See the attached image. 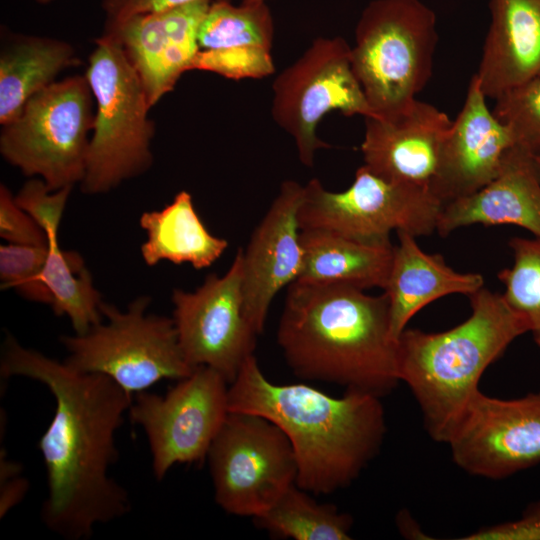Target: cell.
Segmentation results:
<instances>
[{
    "mask_svg": "<svg viewBox=\"0 0 540 540\" xmlns=\"http://www.w3.org/2000/svg\"><path fill=\"white\" fill-rule=\"evenodd\" d=\"M78 60L66 42L20 36L0 57V123L15 119L27 101Z\"/></svg>",
    "mask_w": 540,
    "mask_h": 540,
    "instance_id": "cell-24",
    "label": "cell"
},
{
    "mask_svg": "<svg viewBox=\"0 0 540 540\" xmlns=\"http://www.w3.org/2000/svg\"><path fill=\"white\" fill-rule=\"evenodd\" d=\"M300 239L304 258L297 281L384 290L392 264V243H365L320 229H302Z\"/></svg>",
    "mask_w": 540,
    "mask_h": 540,
    "instance_id": "cell-22",
    "label": "cell"
},
{
    "mask_svg": "<svg viewBox=\"0 0 540 540\" xmlns=\"http://www.w3.org/2000/svg\"><path fill=\"white\" fill-rule=\"evenodd\" d=\"M139 224L146 233L141 255L148 266L166 260L200 270L211 266L228 247L227 240L208 231L187 191L178 192L161 210L142 213Z\"/></svg>",
    "mask_w": 540,
    "mask_h": 540,
    "instance_id": "cell-23",
    "label": "cell"
},
{
    "mask_svg": "<svg viewBox=\"0 0 540 540\" xmlns=\"http://www.w3.org/2000/svg\"><path fill=\"white\" fill-rule=\"evenodd\" d=\"M0 516H5L17 505L28 490V481L19 475L0 481Z\"/></svg>",
    "mask_w": 540,
    "mask_h": 540,
    "instance_id": "cell-36",
    "label": "cell"
},
{
    "mask_svg": "<svg viewBox=\"0 0 540 540\" xmlns=\"http://www.w3.org/2000/svg\"><path fill=\"white\" fill-rule=\"evenodd\" d=\"M195 1L198 0H105L104 8L107 14L106 29L115 27L139 14L168 10Z\"/></svg>",
    "mask_w": 540,
    "mask_h": 540,
    "instance_id": "cell-35",
    "label": "cell"
},
{
    "mask_svg": "<svg viewBox=\"0 0 540 540\" xmlns=\"http://www.w3.org/2000/svg\"><path fill=\"white\" fill-rule=\"evenodd\" d=\"M364 119V165L386 179L431 190L452 124L447 114L416 99L397 115Z\"/></svg>",
    "mask_w": 540,
    "mask_h": 540,
    "instance_id": "cell-18",
    "label": "cell"
},
{
    "mask_svg": "<svg viewBox=\"0 0 540 540\" xmlns=\"http://www.w3.org/2000/svg\"><path fill=\"white\" fill-rule=\"evenodd\" d=\"M47 238L48 254L41 279L50 292V306L56 315L70 319L75 334H84L102 321L101 295L82 257L62 250L57 234Z\"/></svg>",
    "mask_w": 540,
    "mask_h": 540,
    "instance_id": "cell-25",
    "label": "cell"
},
{
    "mask_svg": "<svg viewBox=\"0 0 540 540\" xmlns=\"http://www.w3.org/2000/svg\"><path fill=\"white\" fill-rule=\"evenodd\" d=\"M286 363L302 379L379 397L399 384L389 301L343 283L295 281L277 329Z\"/></svg>",
    "mask_w": 540,
    "mask_h": 540,
    "instance_id": "cell-3",
    "label": "cell"
},
{
    "mask_svg": "<svg viewBox=\"0 0 540 540\" xmlns=\"http://www.w3.org/2000/svg\"><path fill=\"white\" fill-rule=\"evenodd\" d=\"M272 117L295 141L301 163L312 167L315 154L330 147L317 135L324 116H373L353 70L351 46L341 37L316 38L273 82Z\"/></svg>",
    "mask_w": 540,
    "mask_h": 540,
    "instance_id": "cell-11",
    "label": "cell"
},
{
    "mask_svg": "<svg viewBox=\"0 0 540 540\" xmlns=\"http://www.w3.org/2000/svg\"><path fill=\"white\" fill-rule=\"evenodd\" d=\"M207 458L215 501L232 515L256 518L296 483L289 439L256 414L229 411Z\"/></svg>",
    "mask_w": 540,
    "mask_h": 540,
    "instance_id": "cell-10",
    "label": "cell"
},
{
    "mask_svg": "<svg viewBox=\"0 0 540 540\" xmlns=\"http://www.w3.org/2000/svg\"><path fill=\"white\" fill-rule=\"evenodd\" d=\"M486 98L474 75L445 137L430 187L443 204L473 194L495 179L505 154L516 144L511 130L488 108Z\"/></svg>",
    "mask_w": 540,
    "mask_h": 540,
    "instance_id": "cell-17",
    "label": "cell"
},
{
    "mask_svg": "<svg viewBox=\"0 0 540 540\" xmlns=\"http://www.w3.org/2000/svg\"><path fill=\"white\" fill-rule=\"evenodd\" d=\"M48 254L46 245L8 243L0 247L2 288H14L24 298L51 304V295L41 279Z\"/></svg>",
    "mask_w": 540,
    "mask_h": 540,
    "instance_id": "cell-30",
    "label": "cell"
},
{
    "mask_svg": "<svg viewBox=\"0 0 540 540\" xmlns=\"http://www.w3.org/2000/svg\"><path fill=\"white\" fill-rule=\"evenodd\" d=\"M436 15L421 0H373L364 8L351 47L353 70L373 116L407 110L432 75Z\"/></svg>",
    "mask_w": 540,
    "mask_h": 540,
    "instance_id": "cell-5",
    "label": "cell"
},
{
    "mask_svg": "<svg viewBox=\"0 0 540 540\" xmlns=\"http://www.w3.org/2000/svg\"><path fill=\"white\" fill-rule=\"evenodd\" d=\"M478 72L486 97L540 78V0H490Z\"/></svg>",
    "mask_w": 540,
    "mask_h": 540,
    "instance_id": "cell-20",
    "label": "cell"
},
{
    "mask_svg": "<svg viewBox=\"0 0 540 540\" xmlns=\"http://www.w3.org/2000/svg\"><path fill=\"white\" fill-rule=\"evenodd\" d=\"M216 73L228 79H259L274 73L275 66L271 49L242 47L204 50L197 53L192 70Z\"/></svg>",
    "mask_w": 540,
    "mask_h": 540,
    "instance_id": "cell-31",
    "label": "cell"
},
{
    "mask_svg": "<svg viewBox=\"0 0 540 540\" xmlns=\"http://www.w3.org/2000/svg\"><path fill=\"white\" fill-rule=\"evenodd\" d=\"M293 484L256 523L272 535L294 540H348L353 518L330 503H319Z\"/></svg>",
    "mask_w": 540,
    "mask_h": 540,
    "instance_id": "cell-26",
    "label": "cell"
},
{
    "mask_svg": "<svg viewBox=\"0 0 540 540\" xmlns=\"http://www.w3.org/2000/svg\"><path fill=\"white\" fill-rule=\"evenodd\" d=\"M85 77L96 102L81 189L101 194L146 171L154 125L144 86L120 42L105 33L96 41Z\"/></svg>",
    "mask_w": 540,
    "mask_h": 540,
    "instance_id": "cell-6",
    "label": "cell"
},
{
    "mask_svg": "<svg viewBox=\"0 0 540 540\" xmlns=\"http://www.w3.org/2000/svg\"><path fill=\"white\" fill-rule=\"evenodd\" d=\"M515 225L540 237V177L534 155L515 144L503 159L499 174L486 186L445 203L436 231L447 236L458 228Z\"/></svg>",
    "mask_w": 540,
    "mask_h": 540,
    "instance_id": "cell-19",
    "label": "cell"
},
{
    "mask_svg": "<svg viewBox=\"0 0 540 540\" xmlns=\"http://www.w3.org/2000/svg\"><path fill=\"white\" fill-rule=\"evenodd\" d=\"M496 100L493 113L512 132L515 143L540 154V78L516 86Z\"/></svg>",
    "mask_w": 540,
    "mask_h": 540,
    "instance_id": "cell-29",
    "label": "cell"
},
{
    "mask_svg": "<svg viewBox=\"0 0 540 540\" xmlns=\"http://www.w3.org/2000/svg\"><path fill=\"white\" fill-rule=\"evenodd\" d=\"M392 264L384 293L388 297L390 325L397 340L411 318L426 305L452 295H471L484 287L478 273H461L448 266L441 254L423 251L416 237L396 232Z\"/></svg>",
    "mask_w": 540,
    "mask_h": 540,
    "instance_id": "cell-21",
    "label": "cell"
},
{
    "mask_svg": "<svg viewBox=\"0 0 540 540\" xmlns=\"http://www.w3.org/2000/svg\"><path fill=\"white\" fill-rule=\"evenodd\" d=\"M1 376L45 385L55 399L51 423L39 440L48 484L41 509L46 528L65 540H85L94 528L131 510L125 488L109 475L118 458L116 432L133 402L109 377L82 373L26 348L7 334Z\"/></svg>",
    "mask_w": 540,
    "mask_h": 540,
    "instance_id": "cell-1",
    "label": "cell"
},
{
    "mask_svg": "<svg viewBox=\"0 0 540 540\" xmlns=\"http://www.w3.org/2000/svg\"><path fill=\"white\" fill-rule=\"evenodd\" d=\"M0 236L12 244H48L44 230L16 203L4 185L0 188Z\"/></svg>",
    "mask_w": 540,
    "mask_h": 540,
    "instance_id": "cell-33",
    "label": "cell"
},
{
    "mask_svg": "<svg viewBox=\"0 0 540 540\" xmlns=\"http://www.w3.org/2000/svg\"><path fill=\"white\" fill-rule=\"evenodd\" d=\"M273 18L267 2L226 0L211 2L198 32L200 49L217 50L242 47L271 49Z\"/></svg>",
    "mask_w": 540,
    "mask_h": 540,
    "instance_id": "cell-27",
    "label": "cell"
},
{
    "mask_svg": "<svg viewBox=\"0 0 540 540\" xmlns=\"http://www.w3.org/2000/svg\"><path fill=\"white\" fill-rule=\"evenodd\" d=\"M461 540H540V499L529 504L521 516L481 527Z\"/></svg>",
    "mask_w": 540,
    "mask_h": 540,
    "instance_id": "cell-34",
    "label": "cell"
},
{
    "mask_svg": "<svg viewBox=\"0 0 540 540\" xmlns=\"http://www.w3.org/2000/svg\"><path fill=\"white\" fill-rule=\"evenodd\" d=\"M92 97L86 77L78 75L36 93L3 125L4 159L27 176H38L53 191L81 183L94 121Z\"/></svg>",
    "mask_w": 540,
    "mask_h": 540,
    "instance_id": "cell-8",
    "label": "cell"
},
{
    "mask_svg": "<svg viewBox=\"0 0 540 540\" xmlns=\"http://www.w3.org/2000/svg\"><path fill=\"white\" fill-rule=\"evenodd\" d=\"M35 1L40 3V4H47V3L52 2L54 0H35Z\"/></svg>",
    "mask_w": 540,
    "mask_h": 540,
    "instance_id": "cell-38",
    "label": "cell"
},
{
    "mask_svg": "<svg viewBox=\"0 0 540 540\" xmlns=\"http://www.w3.org/2000/svg\"><path fill=\"white\" fill-rule=\"evenodd\" d=\"M443 205L428 188L386 179L363 164L341 192L325 189L316 178L308 181L298 220L301 230H326L382 244L391 243L392 231L430 235L437 229Z\"/></svg>",
    "mask_w": 540,
    "mask_h": 540,
    "instance_id": "cell-9",
    "label": "cell"
},
{
    "mask_svg": "<svg viewBox=\"0 0 540 540\" xmlns=\"http://www.w3.org/2000/svg\"><path fill=\"white\" fill-rule=\"evenodd\" d=\"M211 0L139 14L106 29L122 45L155 105L173 90L181 75L192 70L200 50L198 32Z\"/></svg>",
    "mask_w": 540,
    "mask_h": 540,
    "instance_id": "cell-16",
    "label": "cell"
},
{
    "mask_svg": "<svg viewBox=\"0 0 540 540\" xmlns=\"http://www.w3.org/2000/svg\"><path fill=\"white\" fill-rule=\"evenodd\" d=\"M149 304L148 296H140L123 312L103 302L105 323L60 338L68 351L63 362L82 373L105 375L131 395L163 379L189 376L195 368L184 357L173 319L146 313Z\"/></svg>",
    "mask_w": 540,
    "mask_h": 540,
    "instance_id": "cell-7",
    "label": "cell"
},
{
    "mask_svg": "<svg viewBox=\"0 0 540 540\" xmlns=\"http://www.w3.org/2000/svg\"><path fill=\"white\" fill-rule=\"evenodd\" d=\"M454 463L493 480L540 463V391L514 399L475 394L447 442Z\"/></svg>",
    "mask_w": 540,
    "mask_h": 540,
    "instance_id": "cell-14",
    "label": "cell"
},
{
    "mask_svg": "<svg viewBox=\"0 0 540 540\" xmlns=\"http://www.w3.org/2000/svg\"><path fill=\"white\" fill-rule=\"evenodd\" d=\"M513 264L498 273L508 304L527 321L529 333L540 348V237H512Z\"/></svg>",
    "mask_w": 540,
    "mask_h": 540,
    "instance_id": "cell-28",
    "label": "cell"
},
{
    "mask_svg": "<svg viewBox=\"0 0 540 540\" xmlns=\"http://www.w3.org/2000/svg\"><path fill=\"white\" fill-rule=\"evenodd\" d=\"M242 249L222 276L209 274L192 292L174 289L173 321L187 362L207 366L230 384L254 354L259 335L245 314Z\"/></svg>",
    "mask_w": 540,
    "mask_h": 540,
    "instance_id": "cell-13",
    "label": "cell"
},
{
    "mask_svg": "<svg viewBox=\"0 0 540 540\" xmlns=\"http://www.w3.org/2000/svg\"><path fill=\"white\" fill-rule=\"evenodd\" d=\"M303 189L294 180L283 181L242 250L244 309L258 334L263 332L276 294L297 281L302 271L304 252L298 211Z\"/></svg>",
    "mask_w": 540,
    "mask_h": 540,
    "instance_id": "cell-15",
    "label": "cell"
},
{
    "mask_svg": "<svg viewBox=\"0 0 540 540\" xmlns=\"http://www.w3.org/2000/svg\"><path fill=\"white\" fill-rule=\"evenodd\" d=\"M164 395L141 391L128 410L149 444L152 469L161 481L176 464L202 463L229 414L228 381L198 366Z\"/></svg>",
    "mask_w": 540,
    "mask_h": 540,
    "instance_id": "cell-12",
    "label": "cell"
},
{
    "mask_svg": "<svg viewBox=\"0 0 540 540\" xmlns=\"http://www.w3.org/2000/svg\"><path fill=\"white\" fill-rule=\"evenodd\" d=\"M243 2H267L268 0H242Z\"/></svg>",
    "mask_w": 540,
    "mask_h": 540,
    "instance_id": "cell-39",
    "label": "cell"
},
{
    "mask_svg": "<svg viewBox=\"0 0 540 540\" xmlns=\"http://www.w3.org/2000/svg\"><path fill=\"white\" fill-rule=\"evenodd\" d=\"M470 316L437 333L406 328L397 339V368L415 397L429 436L447 443L480 390L485 370L521 335L525 318L502 293L482 287L468 296Z\"/></svg>",
    "mask_w": 540,
    "mask_h": 540,
    "instance_id": "cell-4",
    "label": "cell"
},
{
    "mask_svg": "<svg viewBox=\"0 0 540 540\" xmlns=\"http://www.w3.org/2000/svg\"><path fill=\"white\" fill-rule=\"evenodd\" d=\"M534 159H535L536 168L540 177V154L534 155Z\"/></svg>",
    "mask_w": 540,
    "mask_h": 540,
    "instance_id": "cell-37",
    "label": "cell"
},
{
    "mask_svg": "<svg viewBox=\"0 0 540 540\" xmlns=\"http://www.w3.org/2000/svg\"><path fill=\"white\" fill-rule=\"evenodd\" d=\"M71 189L72 187H65L53 191L42 179H31L19 190L15 201L38 223L47 236L58 234Z\"/></svg>",
    "mask_w": 540,
    "mask_h": 540,
    "instance_id": "cell-32",
    "label": "cell"
},
{
    "mask_svg": "<svg viewBox=\"0 0 540 540\" xmlns=\"http://www.w3.org/2000/svg\"><path fill=\"white\" fill-rule=\"evenodd\" d=\"M229 411L262 416L289 439L297 462L296 485L313 494L349 486L379 453L386 434L381 397L346 389L332 397L305 384H276L255 355L228 388Z\"/></svg>",
    "mask_w": 540,
    "mask_h": 540,
    "instance_id": "cell-2",
    "label": "cell"
}]
</instances>
